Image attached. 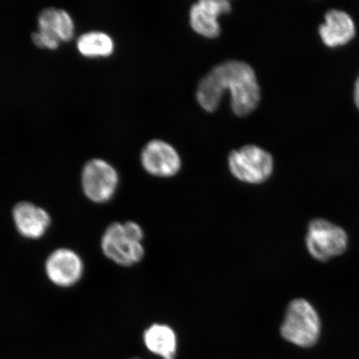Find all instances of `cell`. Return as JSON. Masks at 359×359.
<instances>
[{"label": "cell", "mask_w": 359, "mask_h": 359, "mask_svg": "<svg viewBox=\"0 0 359 359\" xmlns=\"http://www.w3.org/2000/svg\"><path fill=\"white\" fill-rule=\"evenodd\" d=\"M323 43L330 48L344 46L356 34L355 24L348 13L332 10L327 12L324 24L320 27Z\"/></svg>", "instance_id": "cell-12"}, {"label": "cell", "mask_w": 359, "mask_h": 359, "mask_svg": "<svg viewBox=\"0 0 359 359\" xmlns=\"http://www.w3.org/2000/svg\"><path fill=\"white\" fill-rule=\"evenodd\" d=\"M143 168L152 176L172 177L181 170L182 161L177 151L168 142L152 140L142 151Z\"/></svg>", "instance_id": "cell-9"}, {"label": "cell", "mask_w": 359, "mask_h": 359, "mask_svg": "<svg viewBox=\"0 0 359 359\" xmlns=\"http://www.w3.org/2000/svg\"><path fill=\"white\" fill-rule=\"evenodd\" d=\"M231 11V3L227 0H201L191 8V28L205 38H217L221 33L218 18Z\"/></svg>", "instance_id": "cell-11"}, {"label": "cell", "mask_w": 359, "mask_h": 359, "mask_svg": "<svg viewBox=\"0 0 359 359\" xmlns=\"http://www.w3.org/2000/svg\"><path fill=\"white\" fill-rule=\"evenodd\" d=\"M231 95V107L234 114L245 116L259 105L260 90L257 75L245 62L231 60L213 67L202 79L196 91V100L206 111L218 109L224 92Z\"/></svg>", "instance_id": "cell-1"}, {"label": "cell", "mask_w": 359, "mask_h": 359, "mask_svg": "<svg viewBox=\"0 0 359 359\" xmlns=\"http://www.w3.org/2000/svg\"><path fill=\"white\" fill-rule=\"evenodd\" d=\"M143 340L151 353L163 359H175L177 348L176 333L165 325H152L145 331Z\"/></svg>", "instance_id": "cell-13"}, {"label": "cell", "mask_w": 359, "mask_h": 359, "mask_svg": "<svg viewBox=\"0 0 359 359\" xmlns=\"http://www.w3.org/2000/svg\"><path fill=\"white\" fill-rule=\"evenodd\" d=\"M45 273L52 284L69 288L77 285L84 273V263L80 255L69 248H58L45 262Z\"/></svg>", "instance_id": "cell-8"}, {"label": "cell", "mask_w": 359, "mask_h": 359, "mask_svg": "<svg viewBox=\"0 0 359 359\" xmlns=\"http://www.w3.org/2000/svg\"><path fill=\"white\" fill-rule=\"evenodd\" d=\"M306 245L312 257L326 262L346 250L348 236L342 228L326 219H316L309 224Z\"/></svg>", "instance_id": "cell-5"}, {"label": "cell", "mask_w": 359, "mask_h": 359, "mask_svg": "<svg viewBox=\"0 0 359 359\" xmlns=\"http://www.w3.org/2000/svg\"><path fill=\"white\" fill-rule=\"evenodd\" d=\"M143 238L144 231L137 222H114L103 233L101 249L107 259L118 266H133L144 257Z\"/></svg>", "instance_id": "cell-2"}, {"label": "cell", "mask_w": 359, "mask_h": 359, "mask_svg": "<svg viewBox=\"0 0 359 359\" xmlns=\"http://www.w3.org/2000/svg\"><path fill=\"white\" fill-rule=\"evenodd\" d=\"M320 318L313 305L304 299L291 302L280 327L285 340L299 347L316 344L320 334Z\"/></svg>", "instance_id": "cell-3"}, {"label": "cell", "mask_w": 359, "mask_h": 359, "mask_svg": "<svg viewBox=\"0 0 359 359\" xmlns=\"http://www.w3.org/2000/svg\"><path fill=\"white\" fill-rule=\"evenodd\" d=\"M77 48L84 57H107L114 51V42L109 34L92 31L80 36Z\"/></svg>", "instance_id": "cell-14"}, {"label": "cell", "mask_w": 359, "mask_h": 359, "mask_svg": "<svg viewBox=\"0 0 359 359\" xmlns=\"http://www.w3.org/2000/svg\"><path fill=\"white\" fill-rule=\"evenodd\" d=\"M81 184L84 195L94 203L104 204L114 198L119 184L116 169L102 159H92L85 164Z\"/></svg>", "instance_id": "cell-6"}, {"label": "cell", "mask_w": 359, "mask_h": 359, "mask_svg": "<svg viewBox=\"0 0 359 359\" xmlns=\"http://www.w3.org/2000/svg\"><path fill=\"white\" fill-rule=\"evenodd\" d=\"M353 93L354 102H355L357 109L359 110V76L356 80L355 85H354Z\"/></svg>", "instance_id": "cell-15"}, {"label": "cell", "mask_w": 359, "mask_h": 359, "mask_svg": "<svg viewBox=\"0 0 359 359\" xmlns=\"http://www.w3.org/2000/svg\"><path fill=\"white\" fill-rule=\"evenodd\" d=\"M12 217L17 231L28 240L41 239L52 222L46 210L29 201H20L13 206Z\"/></svg>", "instance_id": "cell-10"}, {"label": "cell", "mask_w": 359, "mask_h": 359, "mask_svg": "<svg viewBox=\"0 0 359 359\" xmlns=\"http://www.w3.org/2000/svg\"><path fill=\"white\" fill-rule=\"evenodd\" d=\"M38 32L32 35L39 48L56 49L61 42L69 41L74 34V24L69 13L60 8H45L39 16Z\"/></svg>", "instance_id": "cell-7"}, {"label": "cell", "mask_w": 359, "mask_h": 359, "mask_svg": "<svg viewBox=\"0 0 359 359\" xmlns=\"http://www.w3.org/2000/svg\"><path fill=\"white\" fill-rule=\"evenodd\" d=\"M228 163L233 176L249 184L266 182L273 170L272 156L262 148L254 145L233 151L229 156Z\"/></svg>", "instance_id": "cell-4"}]
</instances>
